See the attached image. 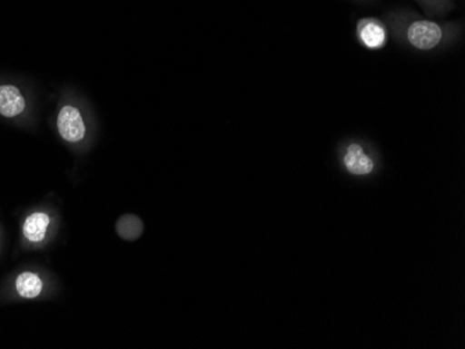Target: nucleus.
<instances>
[{
    "instance_id": "nucleus-1",
    "label": "nucleus",
    "mask_w": 465,
    "mask_h": 349,
    "mask_svg": "<svg viewBox=\"0 0 465 349\" xmlns=\"http://www.w3.org/2000/svg\"><path fill=\"white\" fill-rule=\"evenodd\" d=\"M389 34L400 45L418 52H433L453 45L462 36L464 24L425 17L414 10L391 9L383 15Z\"/></svg>"
},
{
    "instance_id": "nucleus-2",
    "label": "nucleus",
    "mask_w": 465,
    "mask_h": 349,
    "mask_svg": "<svg viewBox=\"0 0 465 349\" xmlns=\"http://www.w3.org/2000/svg\"><path fill=\"white\" fill-rule=\"evenodd\" d=\"M93 119L87 106L74 93L60 96L54 111V130L67 147L83 150L93 137Z\"/></svg>"
},
{
    "instance_id": "nucleus-3",
    "label": "nucleus",
    "mask_w": 465,
    "mask_h": 349,
    "mask_svg": "<svg viewBox=\"0 0 465 349\" xmlns=\"http://www.w3.org/2000/svg\"><path fill=\"white\" fill-rule=\"evenodd\" d=\"M35 101L23 81L0 77V119L28 129L35 124Z\"/></svg>"
},
{
    "instance_id": "nucleus-4",
    "label": "nucleus",
    "mask_w": 465,
    "mask_h": 349,
    "mask_svg": "<svg viewBox=\"0 0 465 349\" xmlns=\"http://www.w3.org/2000/svg\"><path fill=\"white\" fill-rule=\"evenodd\" d=\"M54 216L49 210L35 209L21 220V241L28 249L42 248L51 237Z\"/></svg>"
},
{
    "instance_id": "nucleus-5",
    "label": "nucleus",
    "mask_w": 465,
    "mask_h": 349,
    "mask_svg": "<svg viewBox=\"0 0 465 349\" xmlns=\"http://www.w3.org/2000/svg\"><path fill=\"white\" fill-rule=\"evenodd\" d=\"M358 43L371 51L382 49L388 44L389 30L383 20L375 17L361 18L355 28Z\"/></svg>"
},
{
    "instance_id": "nucleus-6",
    "label": "nucleus",
    "mask_w": 465,
    "mask_h": 349,
    "mask_svg": "<svg viewBox=\"0 0 465 349\" xmlns=\"http://www.w3.org/2000/svg\"><path fill=\"white\" fill-rule=\"evenodd\" d=\"M45 278L35 270H21L12 280V291L18 299L34 301L45 293Z\"/></svg>"
},
{
    "instance_id": "nucleus-7",
    "label": "nucleus",
    "mask_w": 465,
    "mask_h": 349,
    "mask_svg": "<svg viewBox=\"0 0 465 349\" xmlns=\"http://www.w3.org/2000/svg\"><path fill=\"white\" fill-rule=\"evenodd\" d=\"M343 164L354 176H368L375 169V160L361 142L347 143L343 150Z\"/></svg>"
},
{
    "instance_id": "nucleus-8",
    "label": "nucleus",
    "mask_w": 465,
    "mask_h": 349,
    "mask_svg": "<svg viewBox=\"0 0 465 349\" xmlns=\"http://www.w3.org/2000/svg\"><path fill=\"white\" fill-rule=\"evenodd\" d=\"M415 4L424 10L428 17L441 18L448 17L456 9V0H414Z\"/></svg>"
},
{
    "instance_id": "nucleus-9",
    "label": "nucleus",
    "mask_w": 465,
    "mask_h": 349,
    "mask_svg": "<svg viewBox=\"0 0 465 349\" xmlns=\"http://www.w3.org/2000/svg\"><path fill=\"white\" fill-rule=\"evenodd\" d=\"M352 2H355V4H360V5H368V4H372L373 0H352Z\"/></svg>"
},
{
    "instance_id": "nucleus-10",
    "label": "nucleus",
    "mask_w": 465,
    "mask_h": 349,
    "mask_svg": "<svg viewBox=\"0 0 465 349\" xmlns=\"http://www.w3.org/2000/svg\"><path fill=\"white\" fill-rule=\"evenodd\" d=\"M0 249H2V230H0Z\"/></svg>"
}]
</instances>
